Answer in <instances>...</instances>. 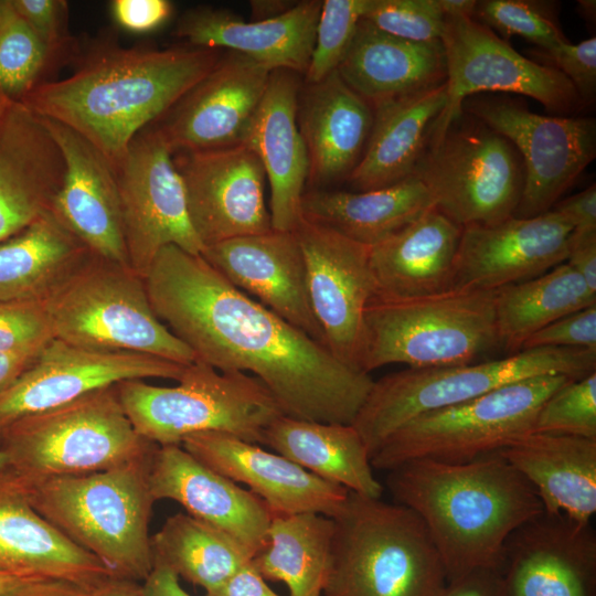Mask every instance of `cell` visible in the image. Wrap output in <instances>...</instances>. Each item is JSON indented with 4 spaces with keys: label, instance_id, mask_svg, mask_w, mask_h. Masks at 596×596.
Masks as SVG:
<instances>
[{
    "label": "cell",
    "instance_id": "d590c367",
    "mask_svg": "<svg viewBox=\"0 0 596 596\" xmlns=\"http://www.w3.org/2000/svg\"><path fill=\"white\" fill-rule=\"evenodd\" d=\"M435 207L416 175L359 192L313 190L301 199V216L372 247Z\"/></svg>",
    "mask_w": 596,
    "mask_h": 596
},
{
    "label": "cell",
    "instance_id": "74e56055",
    "mask_svg": "<svg viewBox=\"0 0 596 596\" xmlns=\"http://www.w3.org/2000/svg\"><path fill=\"white\" fill-rule=\"evenodd\" d=\"M596 305V292L566 262L547 272L494 290L500 347L511 354L526 339L553 321Z\"/></svg>",
    "mask_w": 596,
    "mask_h": 596
},
{
    "label": "cell",
    "instance_id": "603a6c76",
    "mask_svg": "<svg viewBox=\"0 0 596 596\" xmlns=\"http://www.w3.org/2000/svg\"><path fill=\"white\" fill-rule=\"evenodd\" d=\"M181 446L209 468L247 486L272 513L315 512L333 518L349 493L275 451L226 433L192 434Z\"/></svg>",
    "mask_w": 596,
    "mask_h": 596
},
{
    "label": "cell",
    "instance_id": "94428289",
    "mask_svg": "<svg viewBox=\"0 0 596 596\" xmlns=\"http://www.w3.org/2000/svg\"><path fill=\"white\" fill-rule=\"evenodd\" d=\"M296 2L292 1H251L252 20H266L278 17L288 11Z\"/></svg>",
    "mask_w": 596,
    "mask_h": 596
},
{
    "label": "cell",
    "instance_id": "bcb514c9",
    "mask_svg": "<svg viewBox=\"0 0 596 596\" xmlns=\"http://www.w3.org/2000/svg\"><path fill=\"white\" fill-rule=\"evenodd\" d=\"M14 10L44 44L52 66L73 51L67 30V2L63 0H12Z\"/></svg>",
    "mask_w": 596,
    "mask_h": 596
},
{
    "label": "cell",
    "instance_id": "2e32d148",
    "mask_svg": "<svg viewBox=\"0 0 596 596\" xmlns=\"http://www.w3.org/2000/svg\"><path fill=\"white\" fill-rule=\"evenodd\" d=\"M294 232L324 344L341 362L362 371L364 312L375 296L370 247L302 216Z\"/></svg>",
    "mask_w": 596,
    "mask_h": 596
},
{
    "label": "cell",
    "instance_id": "e575fe53",
    "mask_svg": "<svg viewBox=\"0 0 596 596\" xmlns=\"http://www.w3.org/2000/svg\"><path fill=\"white\" fill-rule=\"evenodd\" d=\"M317 477L369 498H382L371 455L351 424L321 423L280 415L263 443Z\"/></svg>",
    "mask_w": 596,
    "mask_h": 596
},
{
    "label": "cell",
    "instance_id": "e7e4bbea",
    "mask_svg": "<svg viewBox=\"0 0 596 596\" xmlns=\"http://www.w3.org/2000/svg\"><path fill=\"white\" fill-rule=\"evenodd\" d=\"M33 578L21 577L7 573H0V596H4L26 582Z\"/></svg>",
    "mask_w": 596,
    "mask_h": 596
},
{
    "label": "cell",
    "instance_id": "484cf974",
    "mask_svg": "<svg viewBox=\"0 0 596 596\" xmlns=\"http://www.w3.org/2000/svg\"><path fill=\"white\" fill-rule=\"evenodd\" d=\"M321 3L319 0L299 1L278 17L251 21L227 10L198 7L180 18L174 34L191 46L228 49L273 71L305 74Z\"/></svg>",
    "mask_w": 596,
    "mask_h": 596
},
{
    "label": "cell",
    "instance_id": "d6986e66",
    "mask_svg": "<svg viewBox=\"0 0 596 596\" xmlns=\"http://www.w3.org/2000/svg\"><path fill=\"white\" fill-rule=\"evenodd\" d=\"M273 70L230 51L159 123L172 153L244 145Z\"/></svg>",
    "mask_w": 596,
    "mask_h": 596
},
{
    "label": "cell",
    "instance_id": "ab89813d",
    "mask_svg": "<svg viewBox=\"0 0 596 596\" xmlns=\"http://www.w3.org/2000/svg\"><path fill=\"white\" fill-rule=\"evenodd\" d=\"M150 543L153 564L167 566L205 592L252 560L233 538L183 512L169 517Z\"/></svg>",
    "mask_w": 596,
    "mask_h": 596
},
{
    "label": "cell",
    "instance_id": "8992f818",
    "mask_svg": "<svg viewBox=\"0 0 596 596\" xmlns=\"http://www.w3.org/2000/svg\"><path fill=\"white\" fill-rule=\"evenodd\" d=\"M42 301L52 337L73 345L181 365L196 359L156 316L145 279L93 254Z\"/></svg>",
    "mask_w": 596,
    "mask_h": 596
},
{
    "label": "cell",
    "instance_id": "681fc988",
    "mask_svg": "<svg viewBox=\"0 0 596 596\" xmlns=\"http://www.w3.org/2000/svg\"><path fill=\"white\" fill-rule=\"evenodd\" d=\"M546 347L596 351V305L566 315L534 332L522 350Z\"/></svg>",
    "mask_w": 596,
    "mask_h": 596
},
{
    "label": "cell",
    "instance_id": "f1b7e54d",
    "mask_svg": "<svg viewBox=\"0 0 596 596\" xmlns=\"http://www.w3.org/2000/svg\"><path fill=\"white\" fill-rule=\"evenodd\" d=\"M297 120L309 159L308 181L348 178L360 161L373 124L372 106L332 72L307 84Z\"/></svg>",
    "mask_w": 596,
    "mask_h": 596
},
{
    "label": "cell",
    "instance_id": "f546056e",
    "mask_svg": "<svg viewBox=\"0 0 596 596\" xmlns=\"http://www.w3.org/2000/svg\"><path fill=\"white\" fill-rule=\"evenodd\" d=\"M461 231L433 207L370 247L374 297L409 299L451 289Z\"/></svg>",
    "mask_w": 596,
    "mask_h": 596
},
{
    "label": "cell",
    "instance_id": "003e7915",
    "mask_svg": "<svg viewBox=\"0 0 596 596\" xmlns=\"http://www.w3.org/2000/svg\"><path fill=\"white\" fill-rule=\"evenodd\" d=\"M2 1H0V9H1Z\"/></svg>",
    "mask_w": 596,
    "mask_h": 596
},
{
    "label": "cell",
    "instance_id": "ee69618b",
    "mask_svg": "<svg viewBox=\"0 0 596 596\" xmlns=\"http://www.w3.org/2000/svg\"><path fill=\"white\" fill-rule=\"evenodd\" d=\"M533 433L596 439V372L549 396L536 414Z\"/></svg>",
    "mask_w": 596,
    "mask_h": 596
},
{
    "label": "cell",
    "instance_id": "277c9868",
    "mask_svg": "<svg viewBox=\"0 0 596 596\" xmlns=\"http://www.w3.org/2000/svg\"><path fill=\"white\" fill-rule=\"evenodd\" d=\"M332 520L323 596L443 595V561L413 510L349 491Z\"/></svg>",
    "mask_w": 596,
    "mask_h": 596
},
{
    "label": "cell",
    "instance_id": "6f0895ef",
    "mask_svg": "<svg viewBox=\"0 0 596 596\" xmlns=\"http://www.w3.org/2000/svg\"><path fill=\"white\" fill-rule=\"evenodd\" d=\"M45 343L15 351L0 352V393L9 387L32 364Z\"/></svg>",
    "mask_w": 596,
    "mask_h": 596
},
{
    "label": "cell",
    "instance_id": "ffe728a7",
    "mask_svg": "<svg viewBox=\"0 0 596 596\" xmlns=\"http://www.w3.org/2000/svg\"><path fill=\"white\" fill-rule=\"evenodd\" d=\"M497 572L503 596H596V531L543 510L508 536Z\"/></svg>",
    "mask_w": 596,
    "mask_h": 596
},
{
    "label": "cell",
    "instance_id": "d4e9b609",
    "mask_svg": "<svg viewBox=\"0 0 596 596\" xmlns=\"http://www.w3.org/2000/svg\"><path fill=\"white\" fill-rule=\"evenodd\" d=\"M156 501L168 499L223 531L253 556L265 546L273 513L256 494L209 468L181 445L158 446L149 469Z\"/></svg>",
    "mask_w": 596,
    "mask_h": 596
},
{
    "label": "cell",
    "instance_id": "11a10c76",
    "mask_svg": "<svg viewBox=\"0 0 596 596\" xmlns=\"http://www.w3.org/2000/svg\"><path fill=\"white\" fill-rule=\"evenodd\" d=\"M565 262L596 292V235L577 240L570 237V251Z\"/></svg>",
    "mask_w": 596,
    "mask_h": 596
},
{
    "label": "cell",
    "instance_id": "03108f58",
    "mask_svg": "<svg viewBox=\"0 0 596 596\" xmlns=\"http://www.w3.org/2000/svg\"><path fill=\"white\" fill-rule=\"evenodd\" d=\"M578 3L581 8V13L583 14V17L588 20L593 19L594 21L596 2L594 0H583V1H578Z\"/></svg>",
    "mask_w": 596,
    "mask_h": 596
},
{
    "label": "cell",
    "instance_id": "db71d44e",
    "mask_svg": "<svg viewBox=\"0 0 596 596\" xmlns=\"http://www.w3.org/2000/svg\"><path fill=\"white\" fill-rule=\"evenodd\" d=\"M441 596H503L501 581L496 570L475 571L449 583Z\"/></svg>",
    "mask_w": 596,
    "mask_h": 596
},
{
    "label": "cell",
    "instance_id": "f35d334b",
    "mask_svg": "<svg viewBox=\"0 0 596 596\" xmlns=\"http://www.w3.org/2000/svg\"><path fill=\"white\" fill-rule=\"evenodd\" d=\"M332 533L327 515L273 513L267 542L252 563L264 579L284 583L289 596H322Z\"/></svg>",
    "mask_w": 596,
    "mask_h": 596
},
{
    "label": "cell",
    "instance_id": "f6af8a7d",
    "mask_svg": "<svg viewBox=\"0 0 596 596\" xmlns=\"http://www.w3.org/2000/svg\"><path fill=\"white\" fill-rule=\"evenodd\" d=\"M363 19L385 33L418 43L440 41L445 28L438 0H370Z\"/></svg>",
    "mask_w": 596,
    "mask_h": 596
},
{
    "label": "cell",
    "instance_id": "be15d7a7",
    "mask_svg": "<svg viewBox=\"0 0 596 596\" xmlns=\"http://www.w3.org/2000/svg\"><path fill=\"white\" fill-rule=\"evenodd\" d=\"M20 487L8 454L0 448V491Z\"/></svg>",
    "mask_w": 596,
    "mask_h": 596
},
{
    "label": "cell",
    "instance_id": "83f0119b",
    "mask_svg": "<svg viewBox=\"0 0 596 596\" xmlns=\"http://www.w3.org/2000/svg\"><path fill=\"white\" fill-rule=\"evenodd\" d=\"M295 73L274 70L244 145L263 164L269 183L272 227L294 231L301 217V199L309 178L308 152L299 130Z\"/></svg>",
    "mask_w": 596,
    "mask_h": 596
},
{
    "label": "cell",
    "instance_id": "5b68a950",
    "mask_svg": "<svg viewBox=\"0 0 596 596\" xmlns=\"http://www.w3.org/2000/svg\"><path fill=\"white\" fill-rule=\"evenodd\" d=\"M152 456L21 489L39 514L95 556L111 576L139 583L153 567L149 535L156 502L149 487Z\"/></svg>",
    "mask_w": 596,
    "mask_h": 596
},
{
    "label": "cell",
    "instance_id": "680465c9",
    "mask_svg": "<svg viewBox=\"0 0 596 596\" xmlns=\"http://www.w3.org/2000/svg\"><path fill=\"white\" fill-rule=\"evenodd\" d=\"M139 596H191L180 585L179 577L162 564H153L149 575L139 583Z\"/></svg>",
    "mask_w": 596,
    "mask_h": 596
},
{
    "label": "cell",
    "instance_id": "5bb4252c",
    "mask_svg": "<svg viewBox=\"0 0 596 596\" xmlns=\"http://www.w3.org/2000/svg\"><path fill=\"white\" fill-rule=\"evenodd\" d=\"M440 41L446 57L447 102L429 140L439 137L462 113L466 98L480 93L524 95L560 116L583 106L574 86L561 72L521 55L475 18H445Z\"/></svg>",
    "mask_w": 596,
    "mask_h": 596
},
{
    "label": "cell",
    "instance_id": "9f6ffc18",
    "mask_svg": "<svg viewBox=\"0 0 596 596\" xmlns=\"http://www.w3.org/2000/svg\"><path fill=\"white\" fill-rule=\"evenodd\" d=\"M92 587L58 579H34L4 596H89Z\"/></svg>",
    "mask_w": 596,
    "mask_h": 596
},
{
    "label": "cell",
    "instance_id": "6da1fadb",
    "mask_svg": "<svg viewBox=\"0 0 596 596\" xmlns=\"http://www.w3.org/2000/svg\"><path fill=\"white\" fill-rule=\"evenodd\" d=\"M145 285L156 316L196 359L258 379L284 415L352 424L374 380L228 283L202 255L174 245Z\"/></svg>",
    "mask_w": 596,
    "mask_h": 596
},
{
    "label": "cell",
    "instance_id": "e0dca14e",
    "mask_svg": "<svg viewBox=\"0 0 596 596\" xmlns=\"http://www.w3.org/2000/svg\"><path fill=\"white\" fill-rule=\"evenodd\" d=\"M185 366L146 354L91 350L51 338L32 364L0 393V434L24 417L127 380L179 381Z\"/></svg>",
    "mask_w": 596,
    "mask_h": 596
},
{
    "label": "cell",
    "instance_id": "d6a6232c",
    "mask_svg": "<svg viewBox=\"0 0 596 596\" xmlns=\"http://www.w3.org/2000/svg\"><path fill=\"white\" fill-rule=\"evenodd\" d=\"M498 453L534 488L543 510L592 523L596 513V439L531 433Z\"/></svg>",
    "mask_w": 596,
    "mask_h": 596
},
{
    "label": "cell",
    "instance_id": "8fae6325",
    "mask_svg": "<svg viewBox=\"0 0 596 596\" xmlns=\"http://www.w3.org/2000/svg\"><path fill=\"white\" fill-rule=\"evenodd\" d=\"M573 380L564 374L534 376L421 414L381 444L371 456L372 467L387 471L412 459L460 464L498 451L533 433L542 404Z\"/></svg>",
    "mask_w": 596,
    "mask_h": 596
},
{
    "label": "cell",
    "instance_id": "ba28073f",
    "mask_svg": "<svg viewBox=\"0 0 596 596\" xmlns=\"http://www.w3.org/2000/svg\"><path fill=\"white\" fill-rule=\"evenodd\" d=\"M174 386L143 380L116 385L119 402L135 430L157 446L181 445L192 434L220 432L262 444L266 428L284 415L255 376L222 372L195 359Z\"/></svg>",
    "mask_w": 596,
    "mask_h": 596
},
{
    "label": "cell",
    "instance_id": "ac0fdd59",
    "mask_svg": "<svg viewBox=\"0 0 596 596\" xmlns=\"http://www.w3.org/2000/svg\"><path fill=\"white\" fill-rule=\"evenodd\" d=\"M188 213L203 246L272 230L265 202L266 174L246 145L179 152Z\"/></svg>",
    "mask_w": 596,
    "mask_h": 596
},
{
    "label": "cell",
    "instance_id": "60d3db41",
    "mask_svg": "<svg viewBox=\"0 0 596 596\" xmlns=\"http://www.w3.org/2000/svg\"><path fill=\"white\" fill-rule=\"evenodd\" d=\"M52 66L49 53L11 1L0 9V92L9 100H20L40 83Z\"/></svg>",
    "mask_w": 596,
    "mask_h": 596
},
{
    "label": "cell",
    "instance_id": "8d00e7d4",
    "mask_svg": "<svg viewBox=\"0 0 596 596\" xmlns=\"http://www.w3.org/2000/svg\"><path fill=\"white\" fill-rule=\"evenodd\" d=\"M92 253L47 211L0 244V302L43 300Z\"/></svg>",
    "mask_w": 596,
    "mask_h": 596
},
{
    "label": "cell",
    "instance_id": "4fadbf2b",
    "mask_svg": "<svg viewBox=\"0 0 596 596\" xmlns=\"http://www.w3.org/2000/svg\"><path fill=\"white\" fill-rule=\"evenodd\" d=\"M461 111L505 137L522 158L524 185L513 216L552 210L595 159V118L540 115L503 95L470 96Z\"/></svg>",
    "mask_w": 596,
    "mask_h": 596
},
{
    "label": "cell",
    "instance_id": "52a82bcc",
    "mask_svg": "<svg viewBox=\"0 0 596 596\" xmlns=\"http://www.w3.org/2000/svg\"><path fill=\"white\" fill-rule=\"evenodd\" d=\"M500 347L494 291L451 288L409 299L373 297L364 312L360 368L370 373L472 363Z\"/></svg>",
    "mask_w": 596,
    "mask_h": 596
},
{
    "label": "cell",
    "instance_id": "7402d4cb",
    "mask_svg": "<svg viewBox=\"0 0 596 596\" xmlns=\"http://www.w3.org/2000/svg\"><path fill=\"white\" fill-rule=\"evenodd\" d=\"M201 255L234 287L324 344L311 310L305 259L294 231L272 228L226 240L205 246Z\"/></svg>",
    "mask_w": 596,
    "mask_h": 596
},
{
    "label": "cell",
    "instance_id": "7c38bea8",
    "mask_svg": "<svg viewBox=\"0 0 596 596\" xmlns=\"http://www.w3.org/2000/svg\"><path fill=\"white\" fill-rule=\"evenodd\" d=\"M413 174L428 190L435 209L460 227L513 216L525 178L517 148L464 111L428 141Z\"/></svg>",
    "mask_w": 596,
    "mask_h": 596
},
{
    "label": "cell",
    "instance_id": "1f68e13d",
    "mask_svg": "<svg viewBox=\"0 0 596 596\" xmlns=\"http://www.w3.org/2000/svg\"><path fill=\"white\" fill-rule=\"evenodd\" d=\"M337 71L372 107L438 86L447 77L441 41L411 42L379 30L363 18Z\"/></svg>",
    "mask_w": 596,
    "mask_h": 596
},
{
    "label": "cell",
    "instance_id": "836d02e7",
    "mask_svg": "<svg viewBox=\"0 0 596 596\" xmlns=\"http://www.w3.org/2000/svg\"><path fill=\"white\" fill-rule=\"evenodd\" d=\"M446 102L445 82L374 105L365 149L347 178L350 184L359 191H369L413 175Z\"/></svg>",
    "mask_w": 596,
    "mask_h": 596
},
{
    "label": "cell",
    "instance_id": "7a4b0ae2",
    "mask_svg": "<svg viewBox=\"0 0 596 596\" xmlns=\"http://www.w3.org/2000/svg\"><path fill=\"white\" fill-rule=\"evenodd\" d=\"M220 57L219 50L191 45L98 46L71 75L40 82L19 104L78 134L115 171L134 137L168 113Z\"/></svg>",
    "mask_w": 596,
    "mask_h": 596
},
{
    "label": "cell",
    "instance_id": "7dc6e473",
    "mask_svg": "<svg viewBox=\"0 0 596 596\" xmlns=\"http://www.w3.org/2000/svg\"><path fill=\"white\" fill-rule=\"evenodd\" d=\"M51 338L42 300L0 302V352L34 347Z\"/></svg>",
    "mask_w": 596,
    "mask_h": 596
},
{
    "label": "cell",
    "instance_id": "7bdbcfd3",
    "mask_svg": "<svg viewBox=\"0 0 596 596\" xmlns=\"http://www.w3.org/2000/svg\"><path fill=\"white\" fill-rule=\"evenodd\" d=\"M370 0H324L316 28L306 83L320 82L342 62Z\"/></svg>",
    "mask_w": 596,
    "mask_h": 596
},
{
    "label": "cell",
    "instance_id": "30bf717a",
    "mask_svg": "<svg viewBox=\"0 0 596 596\" xmlns=\"http://www.w3.org/2000/svg\"><path fill=\"white\" fill-rule=\"evenodd\" d=\"M596 372V351L577 348L524 349L508 358L449 366L405 369L374 381L352 426L372 456L412 418L460 404L525 379Z\"/></svg>",
    "mask_w": 596,
    "mask_h": 596
},
{
    "label": "cell",
    "instance_id": "4dcf8cb0",
    "mask_svg": "<svg viewBox=\"0 0 596 596\" xmlns=\"http://www.w3.org/2000/svg\"><path fill=\"white\" fill-rule=\"evenodd\" d=\"M0 573L86 587L111 576L39 514L20 487L0 491Z\"/></svg>",
    "mask_w": 596,
    "mask_h": 596
},
{
    "label": "cell",
    "instance_id": "9c48e42d",
    "mask_svg": "<svg viewBox=\"0 0 596 596\" xmlns=\"http://www.w3.org/2000/svg\"><path fill=\"white\" fill-rule=\"evenodd\" d=\"M0 437L21 488L111 469L149 457L158 447L135 430L116 385L24 417Z\"/></svg>",
    "mask_w": 596,
    "mask_h": 596
},
{
    "label": "cell",
    "instance_id": "9a60e30c",
    "mask_svg": "<svg viewBox=\"0 0 596 596\" xmlns=\"http://www.w3.org/2000/svg\"><path fill=\"white\" fill-rule=\"evenodd\" d=\"M114 172L132 272L145 278L158 253L169 245L202 254L204 246L191 224L173 153L155 124L134 137Z\"/></svg>",
    "mask_w": 596,
    "mask_h": 596
},
{
    "label": "cell",
    "instance_id": "44dd1931",
    "mask_svg": "<svg viewBox=\"0 0 596 596\" xmlns=\"http://www.w3.org/2000/svg\"><path fill=\"white\" fill-rule=\"evenodd\" d=\"M573 226L554 210L462 227L451 288L494 291L566 260Z\"/></svg>",
    "mask_w": 596,
    "mask_h": 596
},
{
    "label": "cell",
    "instance_id": "cb8c5ba5",
    "mask_svg": "<svg viewBox=\"0 0 596 596\" xmlns=\"http://www.w3.org/2000/svg\"><path fill=\"white\" fill-rule=\"evenodd\" d=\"M39 119L60 148L64 162L52 211L93 255L130 269L111 166L72 129L49 118Z\"/></svg>",
    "mask_w": 596,
    "mask_h": 596
},
{
    "label": "cell",
    "instance_id": "6125c7cd",
    "mask_svg": "<svg viewBox=\"0 0 596 596\" xmlns=\"http://www.w3.org/2000/svg\"><path fill=\"white\" fill-rule=\"evenodd\" d=\"M445 18H475L478 1L476 0H438Z\"/></svg>",
    "mask_w": 596,
    "mask_h": 596
},
{
    "label": "cell",
    "instance_id": "b9f144b4",
    "mask_svg": "<svg viewBox=\"0 0 596 596\" xmlns=\"http://www.w3.org/2000/svg\"><path fill=\"white\" fill-rule=\"evenodd\" d=\"M555 8L553 1L482 0L478 1L475 15L505 42L518 35L541 50H549L568 42Z\"/></svg>",
    "mask_w": 596,
    "mask_h": 596
},
{
    "label": "cell",
    "instance_id": "f907efd6",
    "mask_svg": "<svg viewBox=\"0 0 596 596\" xmlns=\"http://www.w3.org/2000/svg\"><path fill=\"white\" fill-rule=\"evenodd\" d=\"M110 7L116 22L135 33L159 29L169 20L173 10L168 0H114Z\"/></svg>",
    "mask_w": 596,
    "mask_h": 596
},
{
    "label": "cell",
    "instance_id": "816d5d0a",
    "mask_svg": "<svg viewBox=\"0 0 596 596\" xmlns=\"http://www.w3.org/2000/svg\"><path fill=\"white\" fill-rule=\"evenodd\" d=\"M573 226L571 238L577 240L596 235V185L558 201L553 209Z\"/></svg>",
    "mask_w": 596,
    "mask_h": 596
},
{
    "label": "cell",
    "instance_id": "3957f363",
    "mask_svg": "<svg viewBox=\"0 0 596 596\" xmlns=\"http://www.w3.org/2000/svg\"><path fill=\"white\" fill-rule=\"evenodd\" d=\"M386 472L394 502L424 522L448 584L497 571L508 536L543 511L534 488L498 451L460 464L412 459Z\"/></svg>",
    "mask_w": 596,
    "mask_h": 596
},
{
    "label": "cell",
    "instance_id": "91938a15",
    "mask_svg": "<svg viewBox=\"0 0 596 596\" xmlns=\"http://www.w3.org/2000/svg\"><path fill=\"white\" fill-rule=\"evenodd\" d=\"M89 596H139V583L108 576L91 588Z\"/></svg>",
    "mask_w": 596,
    "mask_h": 596
},
{
    "label": "cell",
    "instance_id": "c3c4849f",
    "mask_svg": "<svg viewBox=\"0 0 596 596\" xmlns=\"http://www.w3.org/2000/svg\"><path fill=\"white\" fill-rule=\"evenodd\" d=\"M552 67L561 72L574 86L582 103L592 102L596 94V38L577 44L570 41L549 50H541Z\"/></svg>",
    "mask_w": 596,
    "mask_h": 596
},
{
    "label": "cell",
    "instance_id": "f5cc1de1",
    "mask_svg": "<svg viewBox=\"0 0 596 596\" xmlns=\"http://www.w3.org/2000/svg\"><path fill=\"white\" fill-rule=\"evenodd\" d=\"M205 596H281L275 593L254 567L252 560L242 565Z\"/></svg>",
    "mask_w": 596,
    "mask_h": 596
},
{
    "label": "cell",
    "instance_id": "4316f807",
    "mask_svg": "<svg viewBox=\"0 0 596 596\" xmlns=\"http://www.w3.org/2000/svg\"><path fill=\"white\" fill-rule=\"evenodd\" d=\"M63 174L60 148L39 117L11 104L0 119V244L52 210Z\"/></svg>",
    "mask_w": 596,
    "mask_h": 596
}]
</instances>
